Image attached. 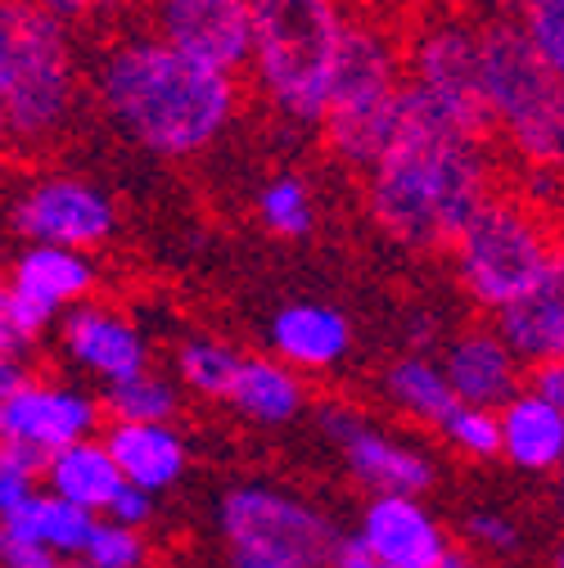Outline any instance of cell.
Returning <instances> with one entry per match:
<instances>
[{
	"mask_svg": "<svg viewBox=\"0 0 564 568\" xmlns=\"http://www.w3.org/2000/svg\"><path fill=\"white\" fill-rule=\"evenodd\" d=\"M91 109L127 150L154 163H190L218 150L240 122L244 87L150 28L122 23L91 50Z\"/></svg>",
	"mask_w": 564,
	"mask_h": 568,
	"instance_id": "1",
	"label": "cell"
},
{
	"mask_svg": "<svg viewBox=\"0 0 564 568\" xmlns=\"http://www.w3.org/2000/svg\"><path fill=\"white\" fill-rule=\"evenodd\" d=\"M502 190L492 135L406 95V113L389 150L362 176L371 226L406 253H447L474 212Z\"/></svg>",
	"mask_w": 564,
	"mask_h": 568,
	"instance_id": "2",
	"label": "cell"
},
{
	"mask_svg": "<svg viewBox=\"0 0 564 568\" xmlns=\"http://www.w3.org/2000/svg\"><path fill=\"white\" fill-rule=\"evenodd\" d=\"M91 104V50L37 0L0 6V131L14 154H46Z\"/></svg>",
	"mask_w": 564,
	"mask_h": 568,
	"instance_id": "3",
	"label": "cell"
},
{
	"mask_svg": "<svg viewBox=\"0 0 564 568\" xmlns=\"http://www.w3.org/2000/svg\"><path fill=\"white\" fill-rule=\"evenodd\" d=\"M357 0H253L249 95L280 126L316 135Z\"/></svg>",
	"mask_w": 564,
	"mask_h": 568,
	"instance_id": "4",
	"label": "cell"
},
{
	"mask_svg": "<svg viewBox=\"0 0 564 568\" xmlns=\"http://www.w3.org/2000/svg\"><path fill=\"white\" fill-rule=\"evenodd\" d=\"M483 95L492 145L546 203V190H564V82L506 10L483 19Z\"/></svg>",
	"mask_w": 564,
	"mask_h": 568,
	"instance_id": "5",
	"label": "cell"
},
{
	"mask_svg": "<svg viewBox=\"0 0 564 568\" xmlns=\"http://www.w3.org/2000/svg\"><path fill=\"white\" fill-rule=\"evenodd\" d=\"M402 19H389L375 6H362L352 19L339 73L330 87V104L321 118V145L348 172H371L375 159L402 126L411 73H406V37Z\"/></svg>",
	"mask_w": 564,
	"mask_h": 568,
	"instance_id": "6",
	"label": "cell"
},
{
	"mask_svg": "<svg viewBox=\"0 0 564 568\" xmlns=\"http://www.w3.org/2000/svg\"><path fill=\"white\" fill-rule=\"evenodd\" d=\"M560 244L564 231L546 203L524 185H502L452 240L447 262L465 303L483 321H497L537 290Z\"/></svg>",
	"mask_w": 564,
	"mask_h": 568,
	"instance_id": "7",
	"label": "cell"
},
{
	"mask_svg": "<svg viewBox=\"0 0 564 568\" xmlns=\"http://www.w3.org/2000/svg\"><path fill=\"white\" fill-rule=\"evenodd\" d=\"M231 568H334L339 528L294 487L266 478L231 483L218 501Z\"/></svg>",
	"mask_w": 564,
	"mask_h": 568,
	"instance_id": "8",
	"label": "cell"
},
{
	"mask_svg": "<svg viewBox=\"0 0 564 568\" xmlns=\"http://www.w3.org/2000/svg\"><path fill=\"white\" fill-rule=\"evenodd\" d=\"M483 19L434 10V6H411L402 37H406L411 91L492 135L487 95H483Z\"/></svg>",
	"mask_w": 564,
	"mask_h": 568,
	"instance_id": "9",
	"label": "cell"
},
{
	"mask_svg": "<svg viewBox=\"0 0 564 568\" xmlns=\"http://www.w3.org/2000/svg\"><path fill=\"white\" fill-rule=\"evenodd\" d=\"M118 222L122 212L113 190L87 172H68V168L28 176L10 203V231L19 244L100 253L118 235Z\"/></svg>",
	"mask_w": 564,
	"mask_h": 568,
	"instance_id": "10",
	"label": "cell"
},
{
	"mask_svg": "<svg viewBox=\"0 0 564 568\" xmlns=\"http://www.w3.org/2000/svg\"><path fill=\"white\" fill-rule=\"evenodd\" d=\"M316 429L339 452L352 483H362L371 496H425L439 483L434 452L384 429L380 419H371L366 410L348 402H321Z\"/></svg>",
	"mask_w": 564,
	"mask_h": 568,
	"instance_id": "11",
	"label": "cell"
},
{
	"mask_svg": "<svg viewBox=\"0 0 564 568\" xmlns=\"http://www.w3.org/2000/svg\"><path fill=\"white\" fill-rule=\"evenodd\" d=\"M100 419H109L104 402L63 375L28 371L23 384L0 393V443L23 447L41 460L104 434Z\"/></svg>",
	"mask_w": 564,
	"mask_h": 568,
	"instance_id": "12",
	"label": "cell"
},
{
	"mask_svg": "<svg viewBox=\"0 0 564 568\" xmlns=\"http://www.w3.org/2000/svg\"><path fill=\"white\" fill-rule=\"evenodd\" d=\"M54 352L68 371L82 379H95L100 388H113L122 379H135L154 371V338L118 303L91 298L78 312H68L54 329Z\"/></svg>",
	"mask_w": 564,
	"mask_h": 568,
	"instance_id": "13",
	"label": "cell"
},
{
	"mask_svg": "<svg viewBox=\"0 0 564 568\" xmlns=\"http://www.w3.org/2000/svg\"><path fill=\"white\" fill-rule=\"evenodd\" d=\"M140 28L231 78L249 73L253 0H140Z\"/></svg>",
	"mask_w": 564,
	"mask_h": 568,
	"instance_id": "14",
	"label": "cell"
},
{
	"mask_svg": "<svg viewBox=\"0 0 564 568\" xmlns=\"http://www.w3.org/2000/svg\"><path fill=\"white\" fill-rule=\"evenodd\" d=\"M443 371L465 406L502 410L528 388V366L497 329V321H470L443 343Z\"/></svg>",
	"mask_w": 564,
	"mask_h": 568,
	"instance_id": "15",
	"label": "cell"
},
{
	"mask_svg": "<svg viewBox=\"0 0 564 568\" xmlns=\"http://www.w3.org/2000/svg\"><path fill=\"white\" fill-rule=\"evenodd\" d=\"M6 290L19 294L28 307L46 312L50 321H63L100 294V266L95 253L54 248V244H19L10 257Z\"/></svg>",
	"mask_w": 564,
	"mask_h": 568,
	"instance_id": "16",
	"label": "cell"
},
{
	"mask_svg": "<svg viewBox=\"0 0 564 568\" xmlns=\"http://www.w3.org/2000/svg\"><path fill=\"white\" fill-rule=\"evenodd\" d=\"M357 537L393 568H439L452 550V537L425 506V496H371L357 519Z\"/></svg>",
	"mask_w": 564,
	"mask_h": 568,
	"instance_id": "17",
	"label": "cell"
},
{
	"mask_svg": "<svg viewBox=\"0 0 564 568\" xmlns=\"http://www.w3.org/2000/svg\"><path fill=\"white\" fill-rule=\"evenodd\" d=\"M352 321L330 307V303H285L280 312H271L266 321V347L271 357H280L285 366H294L299 375H330L348 362L352 352Z\"/></svg>",
	"mask_w": 564,
	"mask_h": 568,
	"instance_id": "18",
	"label": "cell"
},
{
	"mask_svg": "<svg viewBox=\"0 0 564 568\" xmlns=\"http://www.w3.org/2000/svg\"><path fill=\"white\" fill-rule=\"evenodd\" d=\"M222 406L235 419L258 424V429H280V424H294L312 406L308 375H299L294 366L271 357V352H244L235 384Z\"/></svg>",
	"mask_w": 564,
	"mask_h": 568,
	"instance_id": "19",
	"label": "cell"
},
{
	"mask_svg": "<svg viewBox=\"0 0 564 568\" xmlns=\"http://www.w3.org/2000/svg\"><path fill=\"white\" fill-rule=\"evenodd\" d=\"M104 447L113 452L122 478L140 491H172L190 469V443L177 424H104Z\"/></svg>",
	"mask_w": 564,
	"mask_h": 568,
	"instance_id": "20",
	"label": "cell"
},
{
	"mask_svg": "<svg viewBox=\"0 0 564 568\" xmlns=\"http://www.w3.org/2000/svg\"><path fill=\"white\" fill-rule=\"evenodd\" d=\"M502 460L520 474H560L564 469V406L524 388L502 406Z\"/></svg>",
	"mask_w": 564,
	"mask_h": 568,
	"instance_id": "21",
	"label": "cell"
},
{
	"mask_svg": "<svg viewBox=\"0 0 564 568\" xmlns=\"http://www.w3.org/2000/svg\"><path fill=\"white\" fill-rule=\"evenodd\" d=\"M497 329L511 338V347L524 357L528 371L564 362V244L555 248L537 290L520 307L497 316Z\"/></svg>",
	"mask_w": 564,
	"mask_h": 568,
	"instance_id": "22",
	"label": "cell"
},
{
	"mask_svg": "<svg viewBox=\"0 0 564 568\" xmlns=\"http://www.w3.org/2000/svg\"><path fill=\"white\" fill-rule=\"evenodd\" d=\"M380 393L402 419L420 424V429H443L447 415L461 406L443 371V357H434V352H402V357H393L380 375Z\"/></svg>",
	"mask_w": 564,
	"mask_h": 568,
	"instance_id": "23",
	"label": "cell"
},
{
	"mask_svg": "<svg viewBox=\"0 0 564 568\" xmlns=\"http://www.w3.org/2000/svg\"><path fill=\"white\" fill-rule=\"evenodd\" d=\"M95 528H100L95 515L68 506L63 496L41 487L23 510L0 519V541H10V546H41V550H50V555H59L68 564H82Z\"/></svg>",
	"mask_w": 564,
	"mask_h": 568,
	"instance_id": "24",
	"label": "cell"
},
{
	"mask_svg": "<svg viewBox=\"0 0 564 568\" xmlns=\"http://www.w3.org/2000/svg\"><path fill=\"white\" fill-rule=\"evenodd\" d=\"M41 483H46V491L63 496L68 506H78V510H87L95 519H104L113 510V501L127 487V478H122L113 452L104 447V438H87L78 447L50 456Z\"/></svg>",
	"mask_w": 564,
	"mask_h": 568,
	"instance_id": "25",
	"label": "cell"
},
{
	"mask_svg": "<svg viewBox=\"0 0 564 568\" xmlns=\"http://www.w3.org/2000/svg\"><path fill=\"white\" fill-rule=\"evenodd\" d=\"M240 362H244V352L235 343H226L218 334H185L172 352V379L194 397L226 402Z\"/></svg>",
	"mask_w": 564,
	"mask_h": 568,
	"instance_id": "26",
	"label": "cell"
},
{
	"mask_svg": "<svg viewBox=\"0 0 564 568\" xmlns=\"http://www.w3.org/2000/svg\"><path fill=\"white\" fill-rule=\"evenodd\" d=\"M258 226L275 240H308L316 231V194L303 172H271L253 194Z\"/></svg>",
	"mask_w": 564,
	"mask_h": 568,
	"instance_id": "27",
	"label": "cell"
},
{
	"mask_svg": "<svg viewBox=\"0 0 564 568\" xmlns=\"http://www.w3.org/2000/svg\"><path fill=\"white\" fill-rule=\"evenodd\" d=\"M100 402H104L109 424H177L181 384L159 375V371H145L135 379H122V384L104 388Z\"/></svg>",
	"mask_w": 564,
	"mask_h": 568,
	"instance_id": "28",
	"label": "cell"
},
{
	"mask_svg": "<svg viewBox=\"0 0 564 568\" xmlns=\"http://www.w3.org/2000/svg\"><path fill=\"white\" fill-rule=\"evenodd\" d=\"M506 14L533 41L542 63L564 82V0H506Z\"/></svg>",
	"mask_w": 564,
	"mask_h": 568,
	"instance_id": "29",
	"label": "cell"
},
{
	"mask_svg": "<svg viewBox=\"0 0 564 568\" xmlns=\"http://www.w3.org/2000/svg\"><path fill=\"white\" fill-rule=\"evenodd\" d=\"M439 438L465 456V460H497L502 456V410H483V406H456Z\"/></svg>",
	"mask_w": 564,
	"mask_h": 568,
	"instance_id": "30",
	"label": "cell"
},
{
	"mask_svg": "<svg viewBox=\"0 0 564 568\" xmlns=\"http://www.w3.org/2000/svg\"><path fill=\"white\" fill-rule=\"evenodd\" d=\"M150 537L140 528H127V524H113V519H100L87 555H82V568H150Z\"/></svg>",
	"mask_w": 564,
	"mask_h": 568,
	"instance_id": "31",
	"label": "cell"
},
{
	"mask_svg": "<svg viewBox=\"0 0 564 568\" xmlns=\"http://www.w3.org/2000/svg\"><path fill=\"white\" fill-rule=\"evenodd\" d=\"M41 10H50L54 19L73 23L78 32L82 28H100V32H113L127 23L131 10H140V0H37Z\"/></svg>",
	"mask_w": 564,
	"mask_h": 568,
	"instance_id": "32",
	"label": "cell"
},
{
	"mask_svg": "<svg viewBox=\"0 0 564 568\" xmlns=\"http://www.w3.org/2000/svg\"><path fill=\"white\" fill-rule=\"evenodd\" d=\"M465 541L487 555H515L520 550V524L506 510H470L465 515Z\"/></svg>",
	"mask_w": 564,
	"mask_h": 568,
	"instance_id": "33",
	"label": "cell"
},
{
	"mask_svg": "<svg viewBox=\"0 0 564 568\" xmlns=\"http://www.w3.org/2000/svg\"><path fill=\"white\" fill-rule=\"evenodd\" d=\"M154 496L150 491H140V487H122V496H118V501H113V510L104 515V519H113V524H127V528H140V532H145L150 524H154Z\"/></svg>",
	"mask_w": 564,
	"mask_h": 568,
	"instance_id": "34",
	"label": "cell"
},
{
	"mask_svg": "<svg viewBox=\"0 0 564 568\" xmlns=\"http://www.w3.org/2000/svg\"><path fill=\"white\" fill-rule=\"evenodd\" d=\"M439 334H443L439 312H411V321H406V352H430L439 343Z\"/></svg>",
	"mask_w": 564,
	"mask_h": 568,
	"instance_id": "35",
	"label": "cell"
},
{
	"mask_svg": "<svg viewBox=\"0 0 564 568\" xmlns=\"http://www.w3.org/2000/svg\"><path fill=\"white\" fill-rule=\"evenodd\" d=\"M528 388L542 393L546 402L564 406V362H551V366H533L528 371Z\"/></svg>",
	"mask_w": 564,
	"mask_h": 568,
	"instance_id": "36",
	"label": "cell"
},
{
	"mask_svg": "<svg viewBox=\"0 0 564 568\" xmlns=\"http://www.w3.org/2000/svg\"><path fill=\"white\" fill-rule=\"evenodd\" d=\"M375 550L352 532V537H339V546H334V568H375Z\"/></svg>",
	"mask_w": 564,
	"mask_h": 568,
	"instance_id": "37",
	"label": "cell"
},
{
	"mask_svg": "<svg viewBox=\"0 0 564 568\" xmlns=\"http://www.w3.org/2000/svg\"><path fill=\"white\" fill-rule=\"evenodd\" d=\"M415 6H434V10H456V14H497L506 10V0H415Z\"/></svg>",
	"mask_w": 564,
	"mask_h": 568,
	"instance_id": "38",
	"label": "cell"
},
{
	"mask_svg": "<svg viewBox=\"0 0 564 568\" xmlns=\"http://www.w3.org/2000/svg\"><path fill=\"white\" fill-rule=\"evenodd\" d=\"M439 568H479V559H474V550L470 546H452L447 555H443V564Z\"/></svg>",
	"mask_w": 564,
	"mask_h": 568,
	"instance_id": "39",
	"label": "cell"
},
{
	"mask_svg": "<svg viewBox=\"0 0 564 568\" xmlns=\"http://www.w3.org/2000/svg\"><path fill=\"white\" fill-rule=\"evenodd\" d=\"M555 501H560V519H564V469L555 474Z\"/></svg>",
	"mask_w": 564,
	"mask_h": 568,
	"instance_id": "40",
	"label": "cell"
},
{
	"mask_svg": "<svg viewBox=\"0 0 564 568\" xmlns=\"http://www.w3.org/2000/svg\"><path fill=\"white\" fill-rule=\"evenodd\" d=\"M555 568H564V546H560V550H555Z\"/></svg>",
	"mask_w": 564,
	"mask_h": 568,
	"instance_id": "41",
	"label": "cell"
},
{
	"mask_svg": "<svg viewBox=\"0 0 564 568\" xmlns=\"http://www.w3.org/2000/svg\"><path fill=\"white\" fill-rule=\"evenodd\" d=\"M375 568H393V564H384V559H375Z\"/></svg>",
	"mask_w": 564,
	"mask_h": 568,
	"instance_id": "42",
	"label": "cell"
},
{
	"mask_svg": "<svg viewBox=\"0 0 564 568\" xmlns=\"http://www.w3.org/2000/svg\"><path fill=\"white\" fill-rule=\"evenodd\" d=\"M59 568H82V564H59Z\"/></svg>",
	"mask_w": 564,
	"mask_h": 568,
	"instance_id": "43",
	"label": "cell"
}]
</instances>
